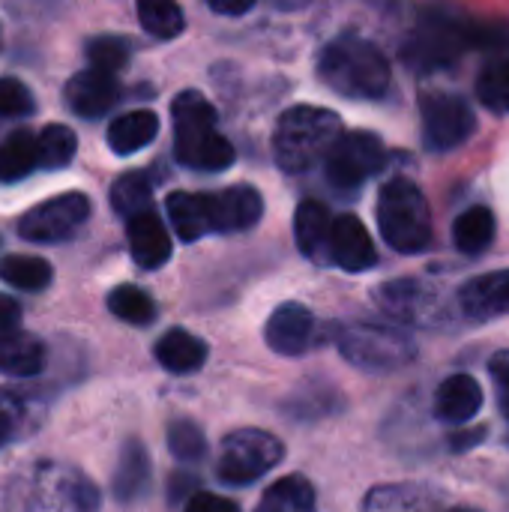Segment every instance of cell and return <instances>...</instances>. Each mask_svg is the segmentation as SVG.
Here are the masks:
<instances>
[{
  "label": "cell",
  "instance_id": "obj_7",
  "mask_svg": "<svg viewBox=\"0 0 509 512\" xmlns=\"http://www.w3.org/2000/svg\"><path fill=\"white\" fill-rule=\"evenodd\" d=\"M282 441L261 429H237L219 447L216 474L228 486H252L282 462Z\"/></svg>",
  "mask_w": 509,
  "mask_h": 512
},
{
  "label": "cell",
  "instance_id": "obj_22",
  "mask_svg": "<svg viewBox=\"0 0 509 512\" xmlns=\"http://www.w3.org/2000/svg\"><path fill=\"white\" fill-rule=\"evenodd\" d=\"M333 231V216L321 201H303L294 216V237L303 255L327 258V243Z\"/></svg>",
  "mask_w": 509,
  "mask_h": 512
},
{
  "label": "cell",
  "instance_id": "obj_9",
  "mask_svg": "<svg viewBox=\"0 0 509 512\" xmlns=\"http://www.w3.org/2000/svg\"><path fill=\"white\" fill-rule=\"evenodd\" d=\"M420 114H423V141L435 153L462 147L477 129L474 108L459 93H423Z\"/></svg>",
  "mask_w": 509,
  "mask_h": 512
},
{
  "label": "cell",
  "instance_id": "obj_25",
  "mask_svg": "<svg viewBox=\"0 0 509 512\" xmlns=\"http://www.w3.org/2000/svg\"><path fill=\"white\" fill-rule=\"evenodd\" d=\"M48 354L36 336L18 333L0 345V375L6 378H33L45 369Z\"/></svg>",
  "mask_w": 509,
  "mask_h": 512
},
{
  "label": "cell",
  "instance_id": "obj_34",
  "mask_svg": "<svg viewBox=\"0 0 509 512\" xmlns=\"http://www.w3.org/2000/svg\"><path fill=\"white\" fill-rule=\"evenodd\" d=\"M129 39L123 36H93L87 42V60H90V69L96 72H105V75H114L117 69H123L129 63Z\"/></svg>",
  "mask_w": 509,
  "mask_h": 512
},
{
  "label": "cell",
  "instance_id": "obj_5",
  "mask_svg": "<svg viewBox=\"0 0 509 512\" xmlns=\"http://www.w3.org/2000/svg\"><path fill=\"white\" fill-rule=\"evenodd\" d=\"M378 228L390 249L417 255L432 240V216L426 195L408 177L390 180L378 195Z\"/></svg>",
  "mask_w": 509,
  "mask_h": 512
},
{
  "label": "cell",
  "instance_id": "obj_24",
  "mask_svg": "<svg viewBox=\"0 0 509 512\" xmlns=\"http://www.w3.org/2000/svg\"><path fill=\"white\" fill-rule=\"evenodd\" d=\"M159 135V117L153 111H129L108 126V147L117 156L138 153Z\"/></svg>",
  "mask_w": 509,
  "mask_h": 512
},
{
  "label": "cell",
  "instance_id": "obj_11",
  "mask_svg": "<svg viewBox=\"0 0 509 512\" xmlns=\"http://www.w3.org/2000/svg\"><path fill=\"white\" fill-rule=\"evenodd\" d=\"M90 216V198L84 192H63L36 204L18 222V234L30 243H60Z\"/></svg>",
  "mask_w": 509,
  "mask_h": 512
},
{
  "label": "cell",
  "instance_id": "obj_31",
  "mask_svg": "<svg viewBox=\"0 0 509 512\" xmlns=\"http://www.w3.org/2000/svg\"><path fill=\"white\" fill-rule=\"evenodd\" d=\"M75 150H78V138L69 126L63 123H51L39 132L36 138V156H39V165L42 168H66L72 159H75Z\"/></svg>",
  "mask_w": 509,
  "mask_h": 512
},
{
  "label": "cell",
  "instance_id": "obj_23",
  "mask_svg": "<svg viewBox=\"0 0 509 512\" xmlns=\"http://www.w3.org/2000/svg\"><path fill=\"white\" fill-rule=\"evenodd\" d=\"M378 303H381L384 312H390L393 318L420 324L423 315L432 309V294L426 291V285H420V282H414V279H402V282H387V285H381Z\"/></svg>",
  "mask_w": 509,
  "mask_h": 512
},
{
  "label": "cell",
  "instance_id": "obj_27",
  "mask_svg": "<svg viewBox=\"0 0 509 512\" xmlns=\"http://www.w3.org/2000/svg\"><path fill=\"white\" fill-rule=\"evenodd\" d=\"M495 240V216L489 207H471L453 222V243L465 255H480Z\"/></svg>",
  "mask_w": 509,
  "mask_h": 512
},
{
  "label": "cell",
  "instance_id": "obj_15",
  "mask_svg": "<svg viewBox=\"0 0 509 512\" xmlns=\"http://www.w3.org/2000/svg\"><path fill=\"white\" fill-rule=\"evenodd\" d=\"M120 99V84L114 75L84 69L66 84V105L81 117H99Z\"/></svg>",
  "mask_w": 509,
  "mask_h": 512
},
{
  "label": "cell",
  "instance_id": "obj_19",
  "mask_svg": "<svg viewBox=\"0 0 509 512\" xmlns=\"http://www.w3.org/2000/svg\"><path fill=\"white\" fill-rule=\"evenodd\" d=\"M168 216H171V228L183 243H195L204 234L213 231L210 222V195H198V192H174L168 195Z\"/></svg>",
  "mask_w": 509,
  "mask_h": 512
},
{
  "label": "cell",
  "instance_id": "obj_10",
  "mask_svg": "<svg viewBox=\"0 0 509 512\" xmlns=\"http://www.w3.org/2000/svg\"><path fill=\"white\" fill-rule=\"evenodd\" d=\"M387 150L375 132H342V138L333 144L327 153V180L336 189H357L363 186L372 174L384 168Z\"/></svg>",
  "mask_w": 509,
  "mask_h": 512
},
{
  "label": "cell",
  "instance_id": "obj_28",
  "mask_svg": "<svg viewBox=\"0 0 509 512\" xmlns=\"http://www.w3.org/2000/svg\"><path fill=\"white\" fill-rule=\"evenodd\" d=\"M36 165H39L36 138L27 129H15L9 138H3L0 144V180L3 183L24 180Z\"/></svg>",
  "mask_w": 509,
  "mask_h": 512
},
{
  "label": "cell",
  "instance_id": "obj_42",
  "mask_svg": "<svg viewBox=\"0 0 509 512\" xmlns=\"http://www.w3.org/2000/svg\"><path fill=\"white\" fill-rule=\"evenodd\" d=\"M252 6H255L252 0H237V3L213 0V3H210V9H213V12H219V15H243V12H249Z\"/></svg>",
  "mask_w": 509,
  "mask_h": 512
},
{
  "label": "cell",
  "instance_id": "obj_1",
  "mask_svg": "<svg viewBox=\"0 0 509 512\" xmlns=\"http://www.w3.org/2000/svg\"><path fill=\"white\" fill-rule=\"evenodd\" d=\"M321 81L348 99H378L390 87V63L381 48L363 36H336L318 57Z\"/></svg>",
  "mask_w": 509,
  "mask_h": 512
},
{
  "label": "cell",
  "instance_id": "obj_36",
  "mask_svg": "<svg viewBox=\"0 0 509 512\" xmlns=\"http://www.w3.org/2000/svg\"><path fill=\"white\" fill-rule=\"evenodd\" d=\"M168 447L180 462H201L207 456V438L192 420H174L171 423Z\"/></svg>",
  "mask_w": 509,
  "mask_h": 512
},
{
  "label": "cell",
  "instance_id": "obj_8",
  "mask_svg": "<svg viewBox=\"0 0 509 512\" xmlns=\"http://www.w3.org/2000/svg\"><path fill=\"white\" fill-rule=\"evenodd\" d=\"M30 480L24 483L21 507L18 512H96L99 498L93 486L72 471H63L57 465H42Z\"/></svg>",
  "mask_w": 509,
  "mask_h": 512
},
{
  "label": "cell",
  "instance_id": "obj_38",
  "mask_svg": "<svg viewBox=\"0 0 509 512\" xmlns=\"http://www.w3.org/2000/svg\"><path fill=\"white\" fill-rule=\"evenodd\" d=\"M489 372H492L495 387H498V405H501V414L507 417V423H509V351H498V354L492 357Z\"/></svg>",
  "mask_w": 509,
  "mask_h": 512
},
{
  "label": "cell",
  "instance_id": "obj_40",
  "mask_svg": "<svg viewBox=\"0 0 509 512\" xmlns=\"http://www.w3.org/2000/svg\"><path fill=\"white\" fill-rule=\"evenodd\" d=\"M21 414H24V405L15 396L0 393V447L12 438V429L21 420Z\"/></svg>",
  "mask_w": 509,
  "mask_h": 512
},
{
  "label": "cell",
  "instance_id": "obj_4",
  "mask_svg": "<svg viewBox=\"0 0 509 512\" xmlns=\"http://www.w3.org/2000/svg\"><path fill=\"white\" fill-rule=\"evenodd\" d=\"M501 27H486L474 21H453L447 15L423 18L405 42V63L414 69H441L459 60L462 51L480 48L501 39Z\"/></svg>",
  "mask_w": 509,
  "mask_h": 512
},
{
  "label": "cell",
  "instance_id": "obj_14",
  "mask_svg": "<svg viewBox=\"0 0 509 512\" xmlns=\"http://www.w3.org/2000/svg\"><path fill=\"white\" fill-rule=\"evenodd\" d=\"M264 213V201L255 186H231L219 195H210V222L213 231L231 234L258 225Z\"/></svg>",
  "mask_w": 509,
  "mask_h": 512
},
{
  "label": "cell",
  "instance_id": "obj_13",
  "mask_svg": "<svg viewBox=\"0 0 509 512\" xmlns=\"http://www.w3.org/2000/svg\"><path fill=\"white\" fill-rule=\"evenodd\" d=\"M312 336H315V318L303 303H282L264 327L267 345L282 357H297L309 351Z\"/></svg>",
  "mask_w": 509,
  "mask_h": 512
},
{
  "label": "cell",
  "instance_id": "obj_39",
  "mask_svg": "<svg viewBox=\"0 0 509 512\" xmlns=\"http://www.w3.org/2000/svg\"><path fill=\"white\" fill-rule=\"evenodd\" d=\"M18 333H21V306L12 297L0 294V345Z\"/></svg>",
  "mask_w": 509,
  "mask_h": 512
},
{
  "label": "cell",
  "instance_id": "obj_35",
  "mask_svg": "<svg viewBox=\"0 0 509 512\" xmlns=\"http://www.w3.org/2000/svg\"><path fill=\"white\" fill-rule=\"evenodd\" d=\"M477 93H480V102H483L489 111L509 114V57L507 60L492 63V66L480 75Z\"/></svg>",
  "mask_w": 509,
  "mask_h": 512
},
{
  "label": "cell",
  "instance_id": "obj_43",
  "mask_svg": "<svg viewBox=\"0 0 509 512\" xmlns=\"http://www.w3.org/2000/svg\"><path fill=\"white\" fill-rule=\"evenodd\" d=\"M486 435V429H474V435H462V438H453V450H468L474 444H480Z\"/></svg>",
  "mask_w": 509,
  "mask_h": 512
},
{
  "label": "cell",
  "instance_id": "obj_17",
  "mask_svg": "<svg viewBox=\"0 0 509 512\" xmlns=\"http://www.w3.org/2000/svg\"><path fill=\"white\" fill-rule=\"evenodd\" d=\"M126 234H129V252H132L138 267L156 270L171 258V234L153 210L129 219Z\"/></svg>",
  "mask_w": 509,
  "mask_h": 512
},
{
  "label": "cell",
  "instance_id": "obj_32",
  "mask_svg": "<svg viewBox=\"0 0 509 512\" xmlns=\"http://www.w3.org/2000/svg\"><path fill=\"white\" fill-rule=\"evenodd\" d=\"M108 309L114 318L132 324V327H144L156 318V303L147 291H141L138 285H117L108 294Z\"/></svg>",
  "mask_w": 509,
  "mask_h": 512
},
{
  "label": "cell",
  "instance_id": "obj_2",
  "mask_svg": "<svg viewBox=\"0 0 509 512\" xmlns=\"http://www.w3.org/2000/svg\"><path fill=\"white\" fill-rule=\"evenodd\" d=\"M342 138V117L318 105L288 108L273 132V156L282 171L300 174L315 162L327 159L333 144Z\"/></svg>",
  "mask_w": 509,
  "mask_h": 512
},
{
  "label": "cell",
  "instance_id": "obj_3",
  "mask_svg": "<svg viewBox=\"0 0 509 512\" xmlns=\"http://www.w3.org/2000/svg\"><path fill=\"white\" fill-rule=\"evenodd\" d=\"M174 153L198 171H225L234 162V147L216 132V111L198 90H183L174 105Z\"/></svg>",
  "mask_w": 509,
  "mask_h": 512
},
{
  "label": "cell",
  "instance_id": "obj_21",
  "mask_svg": "<svg viewBox=\"0 0 509 512\" xmlns=\"http://www.w3.org/2000/svg\"><path fill=\"white\" fill-rule=\"evenodd\" d=\"M150 486V453L144 450L141 441H126L117 471H114V498L123 504H132L144 495V489Z\"/></svg>",
  "mask_w": 509,
  "mask_h": 512
},
{
  "label": "cell",
  "instance_id": "obj_26",
  "mask_svg": "<svg viewBox=\"0 0 509 512\" xmlns=\"http://www.w3.org/2000/svg\"><path fill=\"white\" fill-rule=\"evenodd\" d=\"M255 512H315V489L306 477L291 474L264 492Z\"/></svg>",
  "mask_w": 509,
  "mask_h": 512
},
{
  "label": "cell",
  "instance_id": "obj_18",
  "mask_svg": "<svg viewBox=\"0 0 509 512\" xmlns=\"http://www.w3.org/2000/svg\"><path fill=\"white\" fill-rule=\"evenodd\" d=\"M483 408V387L471 375H453L438 387L435 414L444 423H468Z\"/></svg>",
  "mask_w": 509,
  "mask_h": 512
},
{
  "label": "cell",
  "instance_id": "obj_37",
  "mask_svg": "<svg viewBox=\"0 0 509 512\" xmlns=\"http://www.w3.org/2000/svg\"><path fill=\"white\" fill-rule=\"evenodd\" d=\"M33 111V96L18 78H0V117H24Z\"/></svg>",
  "mask_w": 509,
  "mask_h": 512
},
{
  "label": "cell",
  "instance_id": "obj_29",
  "mask_svg": "<svg viewBox=\"0 0 509 512\" xmlns=\"http://www.w3.org/2000/svg\"><path fill=\"white\" fill-rule=\"evenodd\" d=\"M150 201H153V186H150L147 174H141V171H129V174L117 177L111 186V207L117 216H126V222L141 213H150Z\"/></svg>",
  "mask_w": 509,
  "mask_h": 512
},
{
  "label": "cell",
  "instance_id": "obj_16",
  "mask_svg": "<svg viewBox=\"0 0 509 512\" xmlns=\"http://www.w3.org/2000/svg\"><path fill=\"white\" fill-rule=\"evenodd\" d=\"M459 303L465 315H471L474 321H492L509 315V270H495L471 279L459 291Z\"/></svg>",
  "mask_w": 509,
  "mask_h": 512
},
{
  "label": "cell",
  "instance_id": "obj_6",
  "mask_svg": "<svg viewBox=\"0 0 509 512\" xmlns=\"http://www.w3.org/2000/svg\"><path fill=\"white\" fill-rule=\"evenodd\" d=\"M342 357L363 372H396L417 357V342L384 324H351L339 333Z\"/></svg>",
  "mask_w": 509,
  "mask_h": 512
},
{
  "label": "cell",
  "instance_id": "obj_30",
  "mask_svg": "<svg viewBox=\"0 0 509 512\" xmlns=\"http://www.w3.org/2000/svg\"><path fill=\"white\" fill-rule=\"evenodd\" d=\"M51 276V264L36 255H6L0 261V279L21 291H42L51 282Z\"/></svg>",
  "mask_w": 509,
  "mask_h": 512
},
{
  "label": "cell",
  "instance_id": "obj_33",
  "mask_svg": "<svg viewBox=\"0 0 509 512\" xmlns=\"http://www.w3.org/2000/svg\"><path fill=\"white\" fill-rule=\"evenodd\" d=\"M141 27L156 39H174L183 33V9L171 0H144L138 3Z\"/></svg>",
  "mask_w": 509,
  "mask_h": 512
},
{
  "label": "cell",
  "instance_id": "obj_44",
  "mask_svg": "<svg viewBox=\"0 0 509 512\" xmlns=\"http://www.w3.org/2000/svg\"><path fill=\"white\" fill-rule=\"evenodd\" d=\"M444 512H480V510H468V507H453V510H444Z\"/></svg>",
  "mask_w": 509,
  "mask_h": 512
},
{
  "label": "cell",
  "instance_id": "obj_41",
  "mask_svg": "<svg viewBox=\"0 0 509 512\" xmlns=\"http://www.w3.org/2000/svg\"><path fill=\"white\" fill-rule=\"evenodd\" d=\"M186 512H240V510H237V504H234V501H228V498H219V495H213V492H198V495H192V498H189Z\"/></svg>",
  "mask_w": 509,
  "mask_h": 512
},
{
  "label": "cell",
  "instance_id": "obj_20",
  "mask_svg": "<svg viewBox=\"0 0 509 512\" xmlns=\"http://www.w3.org/2000/svg\"><path fill=\"white\" fill-rule=\"evenodd\" d=\"M153 354H156V360H159L162 369H168L174 375H189V372H198L204 366L207 345L198 336H192V333H186V330L177 327V330H168L156 342Z\"/></svg>",
  "mask_w": 509,
  "mask_h": 512
},
{
  "label": "cell",
  "instance_id": "obj_12",
  "mask_svg": "<svg viewBox=\"0 0 509 512\" xmlns=\"http://www.w3.org/2000/svg\"><path fill=\"white\" fill-rule=\"evenodd\" d=\"M327 255L342 270H351V273H363V270L375 267V261H378V252H375V243H372L366 225L357 216H351V213L333 219Z\"/></svg>",
  "mask_w": 509,
  "mask_h": 512
}]
</instances>
